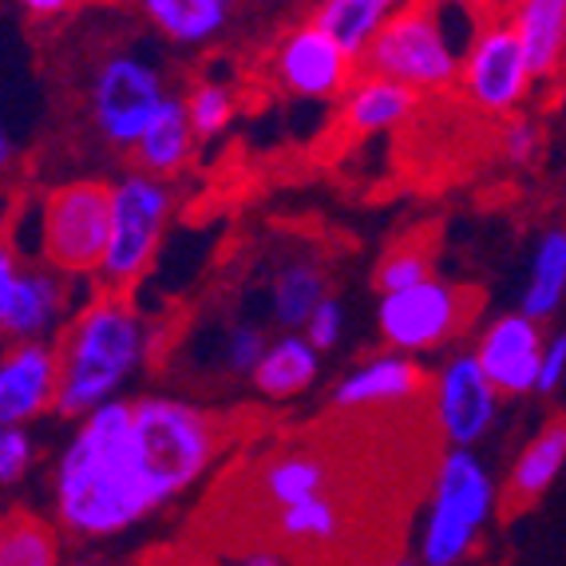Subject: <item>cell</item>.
<instances>
[{"label": "cell", "mask_w": 566, "mask_h": 566, "mask_svg": "<svg viewBox=\"0 0 566 566\" xmlns=\"http://www.w3.org/2000/svg\"><path fill=\"white\" fill-rule=\"evenodd\" d=\"M265 333L258 325H230L227 329V340H222V360L234 377H254L258 360L265 353Z\"/></svg>", "instance_id": "31"}, {"label": "cell", "mask_w": 566, "mask_h": 566, "mask_svg": "<svg viewBox=\"0 0 566 566\" xmlns=\"http://www.w3.org/2000/svg\"><path fill=\"white\" fill-rule=\"evenodd\" d=\"M195 143H199V135H195V127H190L187 99L167 95V104L155 112V119L147 123V132H143L139 143H135V151H132L135 170L167 182L170 175H179V170L190 163Z\"/></svg>", "instance_id": "19"}, {"label": "cell", "mask_w": 566, "mask_h": 566, "mask_svg": "<svg viewBox=\"0 0 566 566\" xmlns=\"http://www.w3.org/2000/svg\"><path fill=\"white\" fill-rule=\"evenodd\" d=\"M566 463V420H551L543 432L520 452L515 468L507 480V500L511 503H535L543 491L555 483V475Z\"/></svg>", "instance_id": "26"}, {"label": "cell", "mask_w": 566, "mask_h": 566, "mask_svg": "<svg viewBox=\"0 0 566 566\" xmlns=\"http://www.w3.org/2000/svg\"><path fill=\"white\" fill-rule=\"evenodd\" d=\"M163 507L135 452V400L84 416L56 468V515L80 538H107Z\"/></svg>", "instance_id": "1"}, {"label": "cell", "mask_w": 566, "mask_h": 566, "mask_svg": "<svg viewBox=\"0 0 566 566\" xmlns=\"http://www.w3.org/2000/svg\"><path fill=\"white\" fill-rule=\"evenodd\" d=\"M340 329H345V313H340V305L329 297V302H325L322 310L310 317V325L302 329V337L310 340L317 353H329L333 345L340 340Z\"/></svg>", "instance_id": "33"}, {"label": "cell", "mask_w": 566, "mask_h": 566, "mask_svg": "<svg viewBox=\"0 0 566 566\" xmlns=\"http://www.w3.org/2000/svg\"><path fill=\"white\" fill-rule=\"evenodd\" d=\"M511 29L527 56L531 76H547L566 48V0H527L511 12Z\"/></svg>", "instance_id": "25"}, {"label": "cell", "mask_w": 566, "mask_h": 566, "mask_svg": "<svg viewBox=\"0 0 566 566\" xmlns=\"http://www.w3.org/2000/svg\"><path fill=\"white\" fill-rule=\"evenodd\" d=\"M40 265L60 277H99L112 245V182L72 179L48 187L36 207Z\"/></svg>", "instance_id": "4"}, {"label": "cell", "mask_w": 566, "mask_h": 566, "mask_svg": "<svg viewBox=\"0 0 566 566\" xmlns=\"http://www.w3.org/2000/svg\"><path fill=\"white\" fill-rule=\"evenodd\" d=\"M0 566H60V535L36 511L0 515Z\"/></svg>", "instance_id": "27"}, {"label": "cell", "mask_w": 566, "mask_h": 566, "mask_svg": "<svg viewBox=\"0 0 566 566\" xmlns=\"http://www.w3.org/2000/svg\"><path fill=\"white\" fill-rule=\"evenodd\" d=\"M270 531H274V538L285 551H297L302 558L329 555L349 535L345 495L333 491V495H317V500H305L297 507L277 511V515H270Z\"/></svg>", "instance_id": "18"}, {"label": "cell", "mask_w": 566, "mask_h": 566, "mask_svg": "<svg viewBox=\"0 0 566 566\" xmlns=\"http://www.w3.org/2000/svg\"><path fill=\"white\" fill-rule=\"evenodd\" d=\"M238 566H290V558L277 555V551H254V555H245Z\"/></svg>", "instance_id": "38"}, {"label": "cell", "mask_w": 566, "mask_h": 566, "mask_svg": "<svg viewBox=\"0 0 566 566\" xmlns=\"http://www.w3.org/2000/svg\"><path fill=\"white\" fill-rule=\"evenodd\" d=\"M270 64H274L277 84L290 95H302V99L345 95L357 84V67H360L313 20H302V24H293V29L282 32Z\"/></svg>", "instance_id": "12"}, {"label": "cell", "mask_w": 566, "mask_h": 566, "mask_svg": "<svg viewBox=\"0 0 566 566\" xmlns=\"http://www.w3.org/2000/svg\"><path fill=\"white\" fill-rule=\"evenodd\" d=\"M222 440H227L222 416L207 408L175 397L135 400V452L159 503L182 495L199 480L218 460Z\"/></svg>", "instance_id": "3"}, {"label": "cell", "mask_w": 566, "mask_h": 566, "mask_svg": "<svg viewBox=\"0 0 566 566\" xmlns=\"http://www.w3.org/2000/svg\"><path fill=\"white\" fill-rule=\"evenodd\" d=\"M566 377V337L543 345V365H538V392H555Z\"/></svg>", "instance_id": "35"}, {"label": "cell", "mask_w": 566, "mask_h": 566, "mask_svg": "<svg viewBox=\"0 0 566 566\" xmlns=\"http://www.w3.org/2000/svg\"><path fill=\"white\" fill-rule=\"evenodd\" d=\"M151 333L127 293L99 290L84 310L67 322L56 345L60 392L56 408L64 416H92L95 408L119 400V388L147 360Z\"/></svg>", "instance_id": "2"}, {"label": "cell", "mask_w": 566, "mask_h": 566, "mask_svg": "<svg viewBox=\"0 0 566 566\" xmlns=\"http://www.w3.org/2000/svg\"><path fill=\"white\" fill-rule=\"evenodd\" d=\"M163 104H167V84L151 60L135 52H112L95 64L92 87H87V115L107 147L132 155Z\"/></svg>", "instance_id": "8"}, {"label": "cell", "mask_w": 566, "mask_h": 566, "mask_svg": "<svg viewBox=\"0 0 566 566\" xmlns=\"http://www.w3.org/2000/svg\"><path fill=\"white\" fill-rule=\"evenodd\" d=\"M329 302V274L313 258H290L270 285V317L282 333H297Z\"/></svg>", "instance_id": "22"}, {"label": "cell", "mask_w": 566, "mask_h": 566, "mask_svg": "<svg viewBox=\"0 0 566 566\" xmlns=\"http://www.w3.org/2000/svg\"><path fill=\"white\" fill-rule=\"evenodd\" d=\"M373 282H377L380 297H388V293H405V290H412V285L432 282V254H428V245H416V242L392 245V250L380 258Z\"/></svg>", "instance_id": "29"}, {"label": "cell", "mask_w": 566, "mask_h": 566, "mask_svg": "<svg viewBox=\"0 0 566 566\" xmlns=\"http://www.w3.org/2000/svg\"><path fill=\"white\" fill-rule=\"evenodd\" d=\"M170 214H175V195L163 179L132 170L119 182H112V245H107V262L99 274L104 290L132 293L143 282L159 254Z\"/></svg>", "instance_id": "7"}, {"label": "cell", "mask_w": 566, "mask_h": 566, "mask_svg": "<svg viewBox=\"0 0 566 566\" xmlns=\"http://www.w3.org/2000/svg\"><path fill=\"white\" fill-rule=\"evenodd\" d=\"M322 373V353L313 349L302 333H282L265 345L262 360L254 368V388L265 400H293L305 388H313Z\"/></svg>", "instance_id": "21"}, {"label": "cell", "mask_w": 566, "mask_h": 566, "mask_svg": "<svg viewBox=\"0 0 566 566\" xmlns=\"http://www.w3.org/2000/svg\"><path fill=\"white\" fill-rule=\"evenodd\" d=\"M495 511V483L488 468L472 452L440 455L432 480V503L420 531V563L424 566H455L475 547L483 523Z\"/></svg>", "instance_id": "6"}, {"label": "cell", "mask_w": 566, "mask_h": 566, "mask_svg": "<svg viewBox=\"0 0 566 566\" xmlns=\"http://www.w3.org/2000/svg\"><path fill=\"white\" fill-rule=\"evenodd\" d=\"M139 9L155 24V32L182 48H199L222 36L234 12L227 0H143Z\"/></svg>", "instance_id": "24"}, {"label": "cell", "mask_w": 566, "mask_h": 566, "mask_svg": "<svg viewBox=\"0 0 566 566\" xmlns=\"http://www.w3.org/2000/svg\"><path fill=\"white\" fill-rule=\"evenodd\" d=\"M468 317H475V310H468V293L440 282V277L412 285L405 293H388V297H380L377 310L380 337L405 357L452 340L468 325Z\"/></svg>", "instance_id": "9"}, {"label": "cell", "mask_w": 566, "mask_h": 566, "mask_svg": "<svg viewBox=\"0 0 566 566\" xmlns=\"http://www.w3.org/2000/svg\"><path fill=\"white\" fill-rule=\"evenodd\" d=\"M56 345L24 340V345H9L0 353V428H29V420L56 408Z\"/></svg>", "instance_id": "14"}, {"label": "cell", "mask_w": 566, "mask_h": 566, "mask_svg": "<svg viewBox=\"0 0 566 566\" xmlns=\"http://www.w3.org/2000/svg\"><path fill=\"white\" fill-rule=\"evenodd\" d=\"M32 436L29 428H0V483H20L32 468Z\"/></svg>", "instance_id": "32"}, {"label": "cell", "mask_w": 566, "mask_h": 566, "mask_svg": "<svg viewBox=\"0 0 566 566\" xmlns=\"http://www.w3.org/2000/svg\"><path fill=\"white\" fill-rule=\"evenodd\" d=\"M416 107H420V95H416L412 87L360 72L357 84L345 92L340 123H345L353 135H377V132H392V127L408 123L416 115Z\"/></svg>", "instance_id": "20"}, {"label": "cell", "mask_w": 566, "mask_h": 566, "mask_svg": "<svg viewBox=\"0 0 566 566\" xmlns=\"http://www.w3.org/2000/svg\"><path fill=\"white\" fill-rule=\"evenodd\" d=\"M187 115L199 139H214V135L227 132L230 119H234V92H230L222 80H202V84L190 87Z\"/></svg>", "instance_id": "30"}, {"label": "cell", "mask_w": 566, "mask_h": 566, "mask_svg": "<svg viewBox=\"0 0 566 566\" xmlns=\"http://www.w3.org/2000/svg\"><path fill=\"white\" fill-rule=\"evenodd\" d=\"M76 566H95V563H76Z\"/></svg>", "instance_id": "40"}, {"label": "cell", "mask_w": 566, "mask_h": 566, "mask_svg": "<svg viewBox=\"0 0 566 566\" xmlns=\"http://www.w3.org/2000/svg\"><path fill=\"white\" fill-rule=\"evenodd\" d=\"M76 12V4H64V0H29L24 4V17H72Z\"/></svg>", "instance_id": "36"}, {"label": "cell", "mask_w": 566, "mask_h": 566, "mask_svg": "<svg viewBox=\"0 0 566 566\" xmlns=\"http://www.w3.org/2000/svg\"><path fill=\"white\" fill-rule=\"evenodd\" d=\"M428 388L424 368L405 353H380V357L360 360L353 373L337 380L333 388V408L357 412V408H380V405H412Z\"/></svg>", "instance_id": "17"}, {"label": "cell", "mask_w": 566, "mask_h": 566, "mask_svg": "<svg viewBox=\"0 0 566 566\" xmlns=\"http://www.w3.org/2000/svg\"><path fill=\"white\" fill-rule=\"evenodd\" d=\"M460 52L448 40L444 12L436 4H397L380 36L360 60L365 76L392 80L416 95L444 92L460 80Z\"/></svg>", "instance_id": "5"}, {"label": "cell", "mask_w": 566, "mask_h": 566, "mask_svg": "<svg viewBox=\"0 0 566 566\" xmlns=\"http://www.w3.org/2000/svg\"><path fill=\"white\" fill-rule=\"evenodd\" d=\"M333 491H337V472L322 448H282L254 475V503L270 515L317 500V495H333Z\"/></svg>", "instance_id": "16"}, {"label": "cell", "mask_w": 566, "mask_h": 566, "mask_svg": "<svg viewBox=\"0 0 566 566\" xmlns=\"http://www.w3.org/2000/svg\"><path fill=\"white\" fill-rule=\"evenodd\" d=\"M432 408L440 436L460 452H472V444H480L488 436V428L495 424V412H500V392L480 368L475 353H460L436 373Z\"/></svg>", "instance_id": "13"}, {"label": "cell", "mask_w": 566, "mask_h": 566, "mask_svg": "<svg viewBox=\"0 0 566 566\" xmlns=\"http://www.w3.org/2000/svg\"><path fill=\"white\" fill-rule=\"evenodd\" d=\"M566 293V230H555L538 242L535 265H531V285L523 293L520 313L531 322H543L563 305Z\"/></svg>", "instance_id": "28"}, {"label": "cell", "mask_w": 566, "mask_h": 566, "mask_svg": "<svg viewBox=\"0 0 566 566\" xmlns=\"http://www.w3.org/2000/svg\"><path fill=\"white\" fill-rule=\"evenodd\" d=\"M535 147H538L535 123L511 119L507 127H503V155H507L511 163H531L535 159Z\"/></svg>", "instance_id": "34"}, {"label": "cell", "mask_w": 566, "mask_h": 566, "mask_svg": "<svg viewBox=\"0 0 566 566\" xmlns=\"http://www.w3.org/2000/svg\"><path fill=\"white\" fill-rule=\"evenodd\" d=\"M12 170H17V147H12V139L4 135V127H0V182L9 179Z\"/></svg>", "instance_id": "37"}, {"label": "cell", "mask_w": 566, "mask_h": 566, "mask_svg": "<svg viewBox=\"0 0 566 566\" xmlns=\"http://www.w3.org/2000/svg\"><path fill=\"white\" fill-rule=\"evenodd\" d=\"M392 12H397L392 0H325V4H317L310 12V20L345 56H353L360 64Z\"/></svg>", "instance_id": "23"}, {"label": "cell", "mask_w": 566, "mask_h": 566, "mask_svg": "<svg viewBox=\"0 0 566 566\" xmlns=\"http://www.w3.org/2000/svg\"><path fill=\"white\" fill-rule=\"evenodd\" d=\"M475 360L495 385V392L507 397H523L538 388V365H543V337H538V322L523 317V313H507L500 322H491L488 333L480 337Z\"/></svg>", "instance_id": "15"}, {"label": "cell", "mask_w": 566, "mask_h": 566, "mask_svg": "<svg viewBox=\"0 0 566 566\" xmlns=\"http://www.w3.org/2000/svg\"><path fill=\"white\" fill-rule=\"evenodd\" d=\"M531 67L523 56L520 40L511 20H491L472 36V44L463 48L460 60V92L472 99L475 107L491 115H507L523 104V95L531 87Z\"/></svg>", "instance_id": "10"}, {"label": "cell", "mask_w": 566, "mask_h": 566, "mask_svg": "<svg viewBox=\"0 0 566 566\" xmlns=\"http://www.w3.org/2000/svg\"><path fill=\"white\" fill-rule=\"evenodd\" d=\"M67 313V277L48 265H32L0 234V337L12 345L44 340V333Z\"/></svg>", "instance_id": "11"}, {"label": "cell", "mask_w": 566, "mask_h": 566, "mask_svg": "<svg viewBox=\"0 0 566 566\" xmlns=\"http://www.w3.org/2000/svg\"><path fill=\"white\" fill-rule=\"evenodd\" d=\"M385 566H416V563H408V558H392V563H385Z\"/></svg>", "instance_id": "39"}]
</instances>
